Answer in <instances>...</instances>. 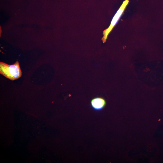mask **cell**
Segmentation results:
<instances>
[{
    "mask_svg": "<svg viewBox=\"0 0 163 163\" xmlns=\"http://www.w3.org/2000/svg\"><path fill=\"white\" fill-rule=\"evenodd\" d=\"M129 2V0H125L123 2L122 5L113 16L110 26L103 31V36L102 39L103 43L106 41L108 35L118 21Z\"/></svg>",
    "mask_w": 163,
    "mask_h": 163,
    "instance_id": "obj_2",
    "label": "cell"
},
{
    "mask_svg": "<svg viewBox=\"0 0 163 163\" xmlns=\"http://www.w3.org/2000/svg\"><path fill=\"white\" fill-rule=\"evenodd\" d=\"M0 73L11 80L19 78L21 76L22 72L18 62L11 65L0 62Z\"/></svg>",
    "mask_w": 163,
    "mask_h": 163,
    "instance_id": "obj_1",
    "label": "cell"
},
{
    "mask_svg": "<svg viewBox=\"0 0 163 163\" xmlns=\"http://www.w3.org/2000/svg\"><path fill=\"white\" fill-rule=\"evenodd\" d=\"M91 103L93 108L97 111L103 109L106 105L105 100L101 97H96L92 99Z\"/></svg>",
    "mask_w": 163,
    "mask_h": 163,
    "instance_id": "obj_3",
    "label": "cell"
}]
</instances>
